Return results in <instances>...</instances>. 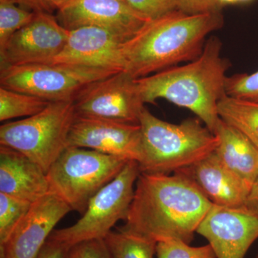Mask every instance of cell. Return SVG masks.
<instances>
[{
  "mask_svg": "<svg viewBox=\"0 0 258 258\" xmlns=\"http://www.w3.org/2000/svg\"><path fill=\"white\" fill-rule=\"evenodd\" d=\"M212 206L181 173H140L123 227L157 242L177 240L190 244Z\"/></svg>",
  "mask_w": 258,
  "mask_h": 258,
  "instance_id": "cell-1",
  "label": "cell"
},
{
  "mask_svg": "<svg viewBox=\"0 0 258 258\" xmlns=\"http://www.w3.org/2000/svg\"><path fill=\"white\" fill-rule=\"evenodd\" d=\"M222 24L220 12L191 15L179 10L149 20L123 43L124 71L138 79L195 60Z\"/></svg>",
  "mask_w": 258,
  "mask_h": 258,
  "instance_id": "cell-2",
  "label": "cell"
},
{
  "mask_svg": "<svg viewBox=\"0 0 258 258\" xmlns=\"http://www.w3.org/2000/svg\"><path fill=\"white\" fill-rule=\"evenodd\" d=\"M217 37L207 40L201 55L181 66H174L135 79L145 103L165 99L195 113L214 134L220 118L217 106L226 93L230 62L222 57Z\"/></svg>",
  "mask_w": 258,
  "mask_h": 258,
  "instance_id": "cell-3",
  "label": "cell"
},
{
  "mask_svg": "<svg viewBox=\"0 0 258 258\" xmlns=\"http://www.w3.org/2000/svg\"><path fill=\"white\" fill-rule=\"evenodd\" d=\"M200 118L178 124L157 118L146 107L139 118L142 128L141 173L170 174L196 164L215 152L219 139Z\"/></svg>",
  "mask_w": 258,
  "mask_h": 258,
  "instance_id": "cell-4",
  "label": "cell"
},
{
  "mask_svg": "<svg viewBox=\"0 0 258 258\" xmlns=\"http://www.w3.org/2000/svg\"><path fill=\"white\" fill-rule=\"evenodd\" d=\"M128 161L92 149L68 147L47 172L50 191L83 215L91 198L114 179Z\"/></svg>",
  "mask_w": 258,
  "mask_h": 258,
  "instance_id": "cell-5",
  "label": "cell"
},
{
  "mask_svg": "<svg viewBox=\"0 0 258 258\" xmlns=\"http://www.w3.org/2000/svg\"><path fill=\"white\" fill-rule=\"evenodd\" d=\"M76 118L74 100L50 102L37 114L0 127V145L15 149L45 172L68 148Z\"/></svg>",
  "mask_w": 258,
  "mask_h": 258,
  "instance_id": "cell-6",
  "label": "cell"
},
{
  "mask_svg": "<svg viewBox=\"0 0 258 258\" xmlns=\"http://www.w3.org/2000/svg\"><path fill=\"white\" fill-rule=\"evenodd\" d=\"M141 171L128 161L118 175L91 198L81 219L71 227L53 231L49 237L71 248L83 241L104 239L120 220H126Z\"/></svg>",
  "mask_w": 258,
  "mask_h": 258,
  "instance_id": "cell-7",
  "label": "cell"
},
{
  "mask_svg": "<svg viewBox=\"0 0 258 258\" xmlns=\"http://www.w3.org/2000/svg\"><path fill=\"white\" fill-rule=\"evenodd\" d=\"M117 73L70 64H25L0 69V84L50 102L71 101L91 83Z\"/></svg>",
  "mask_w": 258,
  "mask_h": 258,
  "instance_id": "cell-8",
  "label": "cell"
},
{
  "mask_svg": "<svg viewBox=\"0 0 258 258\" xmlns=\"http://www.w3.org/2000/svg\"><path fill=\"white\" fill-rule=\"evenodd\" d=\"M76 115L139 123L144 103L135 79L120 71L90 84L74 98Z\"/></svg>",
  "mask_w": 258,
  "mask_h": 258,
  "instance_id": "cell-9",
  "label": "cell"
},
{
  "mask_svg": "<svg viewBox=\"0 0 258 258\" xmlns=\"http://www.w3.org/2000/svg\"><path fill=\"white\" fill-rule=\"evenodd\" d=\"M69 32L59 23L55 16L40 12L0 48V69L49 63L63 50Z\"/></svg>",
  "mask_w": 258,
  "mask_h": 258,
  "instance_id": "cell-10",
  "label": "cell"
},
{
  "mask_svg": "<svg viewBox=\"0 0 258 258\" xmlns=\"http://www.w3.org/2000/svg\"><path fill=\"white\" fill-rule=\"evenodd\" d=\"M197 233L208 241L216 258H244L258 239V214L245 205H212Z\"/></svg>",
  "mask_w": 258,
  "mask_h": 258,
  "instance_id": "cell-11",
  "label": "cell"
},
{
  "mask_svg": "<svg viewBox=\"0 0 258 258\" xmlns=\"http://www.w3.org/2000/svg\"><path fill=\"white\" fill-rule=\"evenodd\" d=\"M68 147L92 149L139 162L142 154V128L139 123L76 115Z\"/></svg>",
  "mask_w": 258,
  "mask_h": 258,
  "instance_id": "cell-12",
  "label": "cell"
},
{
  "mask_svg": "<svg viewBox=\"0 0 258 258\" xmlns=\"http://www.w3.org/2000/svg\"><path fill=\"white\" fill-rule=\"evenodd\" d=\"M55 18L67 30L97 27L111 32L123 42L149 21L136 13L124 0H70L57 10Z\"/></svg>",
  "mask_w": 258,
  "mask_h": 258,
  "instance_id": "cell-13",
  "label": "cell"
},
{
  "mask_svg": "<svg viewBox=\"0 0 258 258\" xmlns=\"http://www.w3.org/2000/svg\"><path fill=\"white\" fill-rule=\"evenodd\" d=\"M71 208L49 191L32 203L11 235L0 244V258H38L54 227Z\"/></svg>",
  "mask_w": 258,
  "mask_h": 258,
  "instance_id": "cell-14",
  "label": "cell"
},
{
  "mask_svg": "<svg viewBox=\"0 0 258 258\" xmlns=\"http://www.w3.org/2000/svg\"><path fill=\"white\" fill-rule=\"evenodd\" d=\"M69 31L63 50L49 63L124 71V42L119 37L97 27H81Z\"/></svg>",
  "mask_w": 258,
  "mask_h": 258,
  "instance_id": "cell-15",
  "label": "cell"
},
{
  "mask_svg": "<svg viewBox=\"0 0 258 258\" xmlns=\"http://www.w3.org/2000/svg\"><path fill=\"white\" fill-rule=\"evenodd\" d=\"M176 172L191 179L212 205L235 208L247 200L249 188L226 169L215 152Z\"/></svg>",
  "mask_w": 258,
  "mask_h": 258,
  "instance_id": "cell-16",
  "label": "cell"
},
{
  "mask_svg": "<svg viewBox=\"0 0 258 258\" xmlns=\"http://www.w3.org/2000/svg\"><path fill=\"white\" fill-rule=\"evenodd\" d=\"M50 191L47 173L12 148L0 145V192L34 203Z\"/></svg>",
  "mask_w": 258,
  "mask_h": 258,
  "instance_id": "cell-17",
  "label": "cell"
},
{
  "mask_svg": "<svg viewBox=\"0 0 258 258\" xmlns=\"http://www.w3.org/2000/svg\"><path fill=\"white\" fill-rule=\"evenodd\" d=\"M214 134L219 139L215 151L219 160L250 189L258 176V148L221 118Z\"/></svg>",
  "mask_w": 258,
  "mask_h": 258,
  "instance_id": "cell-18",
  "label": "cell"
},
{
  "mask_svg": "<svg viewBox=\"0 0 258 258\" xmlns=\"http://www.w3.org/2000/svg\"><path fill=\"white\" fill-rule=\"evenodd\" d=\"M217 111L222 120L258 148V102L225 95L219 101Z\"/></svg>",
  "mask_w": 258,
  "mask_h": 258,
  "instance_id": "cell-19",
  "label": "cell"
},
{
  "mask_svg": "<svg viewBox=\"0 0 258 258\" xmlns=\"http://www.w3.org/2000/svg\"><path fill=\"white\" fill-rule=\"evenodd\" d=\"M111 258H154L157 242L123 227L105 237Z\"/></svg>",
  "mask_w": 258,
  "mask_h": 258,
  "instance_id": "cell-20",
  "label": "cell"
},
{
  "mask_svg": "<svg viewBox=\"0 0 258 258\" xmlns=\"http://www.w3.org/2000/svg\"><path fill=\"white\" fill-rule=\"evenodd\" d=\"M50 102L0 86V120L33 116L43 111Z\"/></svg>",
  "mask_w": 258,
  "mask_h": 258,
  "instance_id": "cell-21",
  "label": "cell"
},
{
  "mask_svg": "<svg viewBox=\"0 0 258 258\" xmlns=\"http://www.w3.org/2000/svg\"><path fill=\"white\" fill-rule=\"evenodd\" d=\"M37 13L22 6L18 0H0V48L15 32L30 23Z\"/></svg>",
  "mask_w": 258,
  "mask_h": 258,
  "instance_id": "cell-22",
  "label": "cell"
},
{
  "mask_svg": "<svg viewBox=\"0 0 258 258\" xmlns=\"http://www.w3.org/2000/svg\"><path fill=\"white\" fill-rule=\"evenodd\" d=\"M31 205L28 202L0 192V244L8 240Z\"/></svg>",
  "mask_w": 258,
  "mask_h": 258,
  "instance_id": "cell-23",
  "label": "cell"
},
{
  "mask_svg": "<svg viewBox=\"0 0 258 258\" xmlns=\"http://www.w3.org/2000/svg\"><path fill=\"white\" fill-rule=\"evenodd\" d=\"M156 254L157 258H216L210 244L192 247L177 240L158 242Z\"/></svg>",
  "mask_w": 258,
  "mask_h": 258,
  "instance_id": "cell-24",
  "label": "cell"
},
{
  "mask_svg": "<svg viewBox=\"0 0 258 258\" xmlns=\"http://www.w3.org/2000/svg\"><path fill=\"white\" fill-rule=\"evenodd\" d=\"M226 93L235 98L258 102V71L227 77Z\"/></svg>",
  "mask_w": 258,
  "mask_h": 258,
  "instance_id": "cell-25",
  "label": "cell"
},
{
  "mask_svg": "<svg viewBox=\"0 0 258 258\" xmlns=\"http://www.w3.org/2000/svg\"><path fill=\"white\" fill-rule=\"evenodd\" d=\"M136 13L149 20L179 10L178 0H124Z\"/></svg>",
  "mask_w": 258,
  "mask_h": 258,
  "instance_id": "cell-26",
  "label": "cell"
},
{
  "mask_svg": "<svg viewBox=\"0 0 258 258\" xmlns=\"http://www.w3.org/2000/svg\"><path fill=\"white\" fill-rule=\"evenodd\" d=\"M66 258H111V255L104 239H96L72 246Z\"/></svg>",
  "mask_w": 258,
  "mask_h": 258,
  "instance_id": "cell-27",
  "label": "cell"
},
{
  "mask_svg": "<svg viewBox=\"0 0 258 258\" xmlns=\"http://www.w3.org/2000/svg\"><path fill=\"white\" fill-rule=\"evenodd\" d=\"M179 10L187 14L220 12L222 5L217 0H178Z\"/></svg>",
  "mask_w": 258,
  "mask_h": 258,
  "instance_id": "cell-28",
  "label": "cell"
},
{
  "mask_svg": "<svg viewBox=\"0 0 258 258\" xmlns=\"http://www.w3.org/2000/svg\"><path fill=\"white\" fill-rule=\"evenodd\" d=\"M70 0H20L22 6L33 11L52 13L67 4Z\"/></svg>",
  "mask_w": 258,
  "mask_h": 258,
  "instance_id": "cell-29",
  "label": "cell"
},
{
  "mask_svg": "<svg viewBox=\"0 0 258 258\" xmlns=\"http://www.w3.org/2000/svg\"><path fill=\"white\" fill-rule=\"evenodd\" d=\"M69 249L66 244L48 238L38 258H66Z\"/></svg>",
  "mask_w": 258,
  "mask_h": 258,
  "instance_id": "cell-30",
  "label": "cell"
},
{
  "mask_svg": "<svg viewBox=\"0 0 258 258\" xmlns=\"http://www.w3.org/2000/svg\"><path fill=\"white\" fill-rule=\"evenodd\" d=\"M244 205L258 214V176L249 189Z\"/></svg>",
  "mask_w": 258,
  "mask_h": 258,
  "instance_id": "cell-31",
  "label": "cell"
},
{
  "mask_svg": "<svg viewBox=\"0 0 258 258\" xmlns=\"http://www.w3.org/2000/svg\"><path fill=\"white\" fill-rule=\"evenodd\" d=\"M220 3V5H232L235 4V3H238V1L237 0H217Z\"/></svg>",
  "mask_w": 258,
  "mask_h": 258,
  "instance_id": "cell-32",
  "label": "cell"
},
{
  "mask_svg": "<svg viewBox=\"0 0 258 258\" xmlns=\"http://www.w3.org/2000/svg\"><path fill=\"white\" fill-rule=\"evenodd\" d=\"M238 3H245V2L249 1V0H237Z\"/></svg>",
  "mask_w": 258,
  "mask_h": 258,
  "instance_id": "cell-33",
  "label": "cell"
},
{
  "mask_svg": "<svg viewBox=\"0 0 258 258\" xmlns=\"http://www.w3.org/2000/svg\"><path fill=\"white\" fill-rule=\"evenodd\" d=\"M257 258H258V254H257Z\"/></svg>",
  "mask_w": 258,
  "mask_h": 258,
  "instance_id": "cell-34",
  "label": "cell"
}]
</instances>
